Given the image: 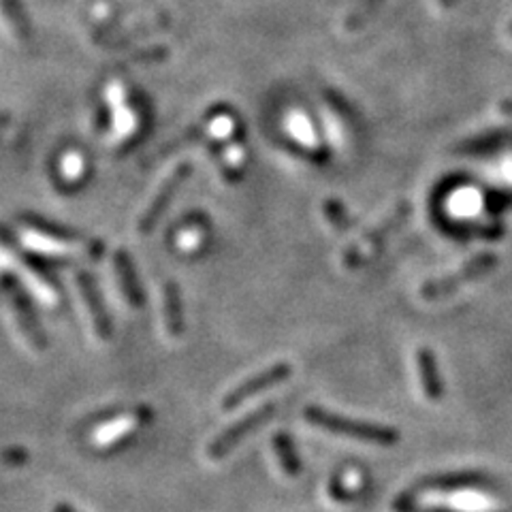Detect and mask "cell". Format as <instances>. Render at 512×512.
<instances>
[{
  "label": "cell",
  "instance_id": "e0dca14e",
  "mask_svg": "<svg viewBox=\"0 0 512 512\" xmlns=\"http://www.w3.org/2000/svg\"><path fill=\"white\" fill-rule=\"evenodd\" d=\"M28 461V453L24 449H9L0 453V466H24Z\"/></svg>",
  "mask_w": 512,
  "mask_h": 512
},
{
  "label": "cell",
  "instance_id": "ba28073f",
  "mask_svg": "<svg viewBox=\"0 0 512 512\" xmlns=\"http://www.w3.org/2000/svg\"><path fill=\"white\" fill-rule=\"evenodd\" d=\"M11 312H14L17 331H20V335L26 340V344L30 348H34V351H43L47 346L45 335L43 331L39 329L37 318H34L33 312H30L28 301L20 297V295H14V299H11Z\"/></svg>",
  "mask_w": 512,
  "mask_h": 512
},
{
  "label": "cell",
  "instance_id": "ac0fdd59",
  "mask_svg": "<svg viewBox=\"0 0 512 512\" xmlns=\"http://www.w3.org/2000/svg\"><path fill=\"white\" fill-rule=\"evenodd\" d=\"M329 493L331 498L337 499V502H353V499H357V496L348 491L344 483H342V478H337V476L329 483Z\"/></svg>",
  "mask_w": 512,
  "mask_h": 512
},
{
  "label": "cell",
  "instance_id": "ffe728a7",
  "mask_svg": "<svg viewBox=\"0 0 512 512\" xmlns=\"http://www.w3.org/2000/svg\"><path fill=\"white\" fill-rule=\"evenodd\" d=\"M499 111H502L504 116H512V99H504L499 102Z\"/></svg>",
  "mask_w": 512,
  "mask_h": 512
},
{
  "label": "cell",
  "instance_id": "52a82bcc",
  "mask_svg": "<svg viewBox=\"0 0 512 512\" xmlns=\"http://www.w3.org/2000/svg\"><path fill=\"white\" fill-rule=\"evenodd\" d=\"M75 286H77V295H80L83 312H86L90 327H92L94 335L99 337V340H110V337H111V321H110V316H107L105 304H102L99 291H96L94 280L90 278L88 274H77L75 275Z\"/></svg>",
  "mask_w": 512,
  "mask_h": 512
},
{
  "label": "cell",
  "instance_id": "7402d4cb",
  "mask_svg": "<svg viewBox=\"0 0 512 512\" xmlns=\"http://www.w3.org/2000/svg\"><path fill=\"white\" fill-rule=\"evenodd\" d=\"M508 34H510V37H512V24H510V26H508Z\"/></svg>",
  "mask_w": 512,
  "mask_h": 512
},
{
  "label": "cell",
  "instance_id": "9a60e30c",
  "mask_svg": "<svg viewBox=\"0 0 512 512\" xmlns=\"http://www.w3.org/2000/svg\"><path fill=\"white\" fill-rule=\"evenodd\" d=\"M381 5H382V0H361V3L357 5V9H354L353 14L346 17L344 28L348 30V33L363 28L365 24L372 20V15L376 14V9L381 7Z\"/></svg>",
  "mask_w": 512,
  "mask_h": 512
},
{
  "label": "cell",
  "instance_id": "8fae6325",
  "mask_svg": "<svg viewBox=\"0 0 512 512\" xmlns=\"http://www.w3.org/2000/svg\"><path fill=\"white\" fill-rule=\"evenodd\" d=\"M162 314H165V327L171 337H179L184 333V310L182 295L176 282H167L162 288Z\"/></svg>",
  "mask_w": 512,
  "mask_h": 512
},
{
  "label": "cell",
  "instance_id": "30bf717a",
  "mask_svg": "<svg viewBox=\"0 0 512 512\" xmlns=\"http://www.w3.org/2000/svg\"><path fill=\"white\" fill-rule=\"evenodd\" d=\"M417 367H419V378H420V387H423V393L430 401H440L444 397V384L442 378H440L436 357L430 348H419L417 351Z\"/></svg>",
  "mask_w": 512,
  "mask_h": 512
},
{
  "label": "cell",
  "instance_id": "6da1fadb",
  "mask_svg": "<svg viewBox=\"0 0 512 512\" xmlns=\"http://www.w3.org/2000/svg\"><path fill=\"white\" fill-rule=\"evenodd\" d=\"M304 417L307 423L321 427L324 431L354 440H363V442L378 444V447H393V444L400 442V431H397L395 427L340 417V414H333L329 412V410L318 406H307L304 410Z\"/></svg>",
  "mask_w": 512,
  "mask_h": 512
},
{
  "label": "cell",
  "instance_id": "7c38bea8",
  "mask_svg": "<svg viewBox=\"0 0 512 512\" xmlns=\"http://www.w3.org/2000/svg\"><path fill=\"white\" fill-rule=\"evenodd\" d=\"M113 265H116L118 282H120V286H122L126 301H129L132 307H141L143 293H141L140 280H137L135 267H132V263H130V256L126 255L124 250H120L116 252V256H113Z\"/></svg>",
  "mask_w": 512,
  "mask_h": 512
},
{
  "label": "cell",
  "instance_id": "4fadbf2b",
  "mask_svg": "<svg viewBox=\"0 0 512 512\" xmlns=\"http://www.w3.org/2000/svg\"><path fill=\"white\" fill-rule=\"evenodd\" d=\"M0 15H3V22L11 37L20 41V43H26L30 39V24L20 5L15 0H0Z\"/></svg>",
  "mask_w": 512,
  "mask_h": 512
},
{
  "label": "cell",
  "instance_id": "5b68a950",
  "mask_svg": "<svg viewBox=\"0 0 512 512\" xmlns=\"http://www.w3.org/2000/svg\"><path fill=\"white\" fill-rule=\"evenodd\" d=\"M291 376H293V365L291 363H285V361H282V363H274L271 367H267V370L258 372L256 376L248 378V381L239 384V387L228 391L225 400H222V408H225V410L239 408L242 403L252 400L255 395L263 393V391L274 389V387H278V384L286 382Z\"/></svg>",
  "mask_w": 512,
  "mask_h": 512
},
{
  "label": "cell",
  "instance_id": "277c9868",
  "mask_svg": "<svg viewBox=\"0 0 512 512\" xmlns=\"http://www.w3.org/2000/svg\"><path fill=\"white\" fill-rule=\"evenodd\" d=\"M275 408L278 406H275L274 401H267L263 403L261 408L252 410L250 414H246L244 419H239L237 423H233L228 430L222 431L220 436L214 438V442L209 444L208 449V455L212 457V459H222V457H227L244 438H248L252 431H256L258 427L267 423V420L275 414Z\"/></svg>",
  "mask_w": 512,
  "mask_h": 512
},
{
  "label": "cell",
  "instance_id": "9c48e42d",
  "mask_svg": "<svg viewBox=\"0 0 512 512\" xmlns=\"http://www.w3.org/2000/svg\"><path fill=\"white\" fill-rule=\"evenodd\" d=\"M483 483H487V476L480 472H450V474H440V476H430V478H423L412 493L455 491V489H468V487H478Z\"/></svg>",
  "mask_w": 512,
  "mask_h": 512
},
{
  "label": "cell",
  "instance_id": "7a4b0ae2",
  "mask_svg": "<svg viewBox=\"0 0 512 512\" xmlns=\"http://www.w3.org/2000/svg\"><path fill=\"white\" fill-rule=\"evenodd\" d=\"M498 267V256L491 255V252H485V255H478L459 267L453 274L442 275L438 280H430L420 286V297L425 301H440L444 297H450V295L459 291L466 285H472V282L485 278L489 271Z\"/></svg>",
  "mask_w": 512,
  "mask_h": 512
},
{
  "label": "cell",
  "instance_id": "d6986e66",
  "mask_svg": "<svg viewBox=\"0 0 512 512\" xmlns=\"http://www.w3.org/2000/svg\"><path fill=\"white\" fill-rule=\"evenodd\" d=\"M412 512H457V510H450V508H444V506H414Z\"/></svg>",
  "mask_w": 512,
  "mask_h": 512
},
{
  "label": "cell",
  "instance_id": "8992f818",
  "mask_svg": "<svg viewBox=\"0 0 512 512\" xmlns=\"http://www.w3.org/2000/svg\"><path fill=\"white\" fill-rule=\"evenodd\" d=\"M190 173H192L190 162H182V165H179L176 171H173L171 176H169L165 182H162L160 190L156 192V197L152 198V201H150L148 209L141 214L140 222H137V231H140V235L146 237V235L154 231V227L159 225L162 216H165L167 208L171 205L173 198H176L178 190L182 188V184L190 178Z\"/></svg>",
  "mask_w": 512,
  "mask_h": 512
},
{
  "label": "cell",
  "instance_id": "2e32d148",
  "mask_svg": "<svg viewBox=\"0 0 512 512\" xmlns=\"http://www.w3.org/2000/svg\"><path fill=\"white\" fill-rule=\"evenodd\" d=\"M323 212L329 218L331 225H333V228H337V231H351V228L354 227V220L348 216L344 205H342L340 201H335V198H327V201L323 203Z\"/></svg>",
  "mask_w": 512,
  "mask_h": 512
},
{
  "label": "cell",
  "instance_id": "3957f363",
  "mask_svg": "<svg viewBox=\"0 0 512 512\" xmlns=\"http://www.w3.org/2000/svg\"><path fill=\"white\" fill-rule=\"evenodd\" d=\"M410 214H412L410 203L397 205L395 212L391 214L387 220L381 222L376 228H372V231H367L357 244H353L351 248L344 252L346 267H363V265L373 261L378 252L384 248V244L389 242L391 235H393L397 228L408 220Z\"/></svg>",
  "mask_w": 512,
  "mask_h": 512
},
{
  "label": "cell",
  "instance_id": "5bb4252c",
  "mask_svg": "<svg viewBox=\"0 0 512 512\" xmlns=\"http://www.w3.org/2000/svg\"><path fill=\"white\" fill-rule=\"evenodd\" d=\"M274 450H275V455H278L282 469H285L288 476H297L301 472V459H299L297 450H295L291 436H286V433H275Z\"/></svg>",
  "mask_w": 512,
  "mask_h": 512
},
{
  "label": "cell",
  "instance_id": "44dd1931",
  "mask_svg": "<svg viewBox=\"0 0 512 512\" xmlns=\"http://www.w3.org/2000/svg\"><path fill=\"white\" fill-rule=\"evenodd\" d=\"M52 512H77L73 506H69V504H56L53 506V510Z\"/></svg>",
  "mask_w": 512,
  "mask_h": 512
}]
</instances>
